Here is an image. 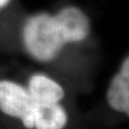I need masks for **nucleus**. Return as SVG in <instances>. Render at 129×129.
Instances as JSON below:
<instances>
[{
    "mask_svg": "<svg viewBox=\"0 0 129 129\" xmlns=\"http://www.w3.org/2000/svg\"><path fill=\"white\" fill-rule=\"evenodd\" d=\"M9 2H10V0H0V9L5 8Z\"/></svg>",
    "mask_w": 129,
    "mask_h": 129,
    "instance_id": "7",
    "label": "nucleus"
},
{
    "mask_svg": "<svg viewBox=\"0 0 129 129\" xmlns=\"http://www.w3.org/2000/svg\"><path fill=\"white\" fill-rule=\"evenodd\" d=\"M108 102L114 110L129 113V59L125 58L120 70L113 76L108 89Z\"/></svg>",
    "mask_w": 129,
    "mask_h": 129,
    "instance_id": "4",
    "label": "nucleus"
},
{
    "mask_svg": "<svg viewBox=\"0 0 129 129\" xmlns=\"http://www.w3.org/2000/svg\"><path fill=\"white\" fill-rule=\"evenodd\" d=\"M34 107L29 92L12 81H0V110L5 114L22 119L24 126L34 128Z\"/></svg>",
    "mask_w": 129,
    "mask_h": 129,
    "instance_id": "2",
    "label": "nucleus"
},
{
    "mask_svg": "<svg viewBox=\"0 0 129 129\" xmlns=\"http://www.w3.org/2000/svg\"><path fill=\"white\" fill-rule=\"evenodd\" d=\"M23 41L26 51L39 61L53 60L67 43L54 15L47 13L32 15L27 19Z\"/></svg>",
    "mask_w": 129,
    "mask_h": 129,
    "instance_id": "1",
    "label": "nucleus"
},
{
    "mask_svg": "<svg viewBox=\"0 0 129 129\" xmlns=\"http://www.w3.org/2000/svg\"><path fill=\"white\" fill-rule=\"evenodd\" d=\"M54 17L67 43L83 41L89 35V18L79 8L66 7L54 15Z\"/></svg>",
    "mask_w": 129,
    "mask_h": 129,
    "instance_id": "3",
    "label": "nucleus"
},
{
    "mask_svg": "<svg viewBox=\"0 0 129 129\" xmlns=\"http://www.w3.org/2000/svg\"><path fill=\"white\" fill-rule=\"evenodd\" d=\"M27 90L34 103H58L64 96L62 87L43 74L32 75Z\"/></svg>",
    "mask_w": 129,
    "mask_h": 129,
    "instance_id": "5",
    "label": "nucleus"
},
{
    "mask_svg": "<svg viewBox=\"0 0 129 129\" xmlns=\"http://www.w3.org/2000/svg\"><path fill=\"white\" fill-rule=\"evenodd\" d=\"M67 113L58 103H35L34 128L63 129L67 125Z\"/></svg>",
    "mask_w": 129,
    "mask_h": 129,
    "instance_id": "6",
    "label": "nucleus"
}]
</instances>
